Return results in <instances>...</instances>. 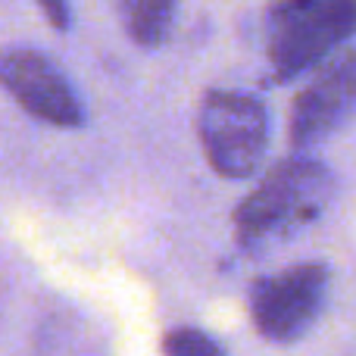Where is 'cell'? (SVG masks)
<instances>
[{
	"mask_svg": "<svg viewBox=\"0 0 356 356\" xmlns=\"http://www.w3.org/2000/svg\"><path fill=\"white\" fill-rule=\"evenodd\" d=\"M178 0H122V16L131 41L141 47H160L175 22Z\"/></svg>",
	"mask_w": 356,
	"mask_h": 356,
	"instance_id": "7",
	"label": "cell"
},
{
	"mask_svg": "<svg viewBox=\"0 0 356 356\" xmlns=\"http://www.w3.org/2000/svg\"><path fill=\"white\" fill-rule=\"evenodd\" d=\"M35 3H38V10L44 13V19H47L56 31L72 29V6H69V0H35Z\"/></svg>",
	"mask_w": 356,
	"mask_h": 356,
	"instance_id": "9",
	"label": "cell"
},
{
	"mask_svg": "<svg viewBox=\"0 0 356 356\" xmlns=\"http://www.w3.org/2000/svg\"><path fill=\"white\" fill-rule=\"evenodd\" d=\"M0 85L29 116L56 129L85 125V104L72 81L47 54L31 47H10L0 54Z\"/></svg>",
	"mask_w": 356,
	"mask_h": 356,
	"instance_id": "5",
	"label": "cell"
},
{
	"mask_svg": "<svg viewBox=\"0 0 356 356\" xmlns=\"http://www.w3.org/2000/svg\"><path fill=\"white\" fill-rule=\"evenodd\" d=\"M328 282V269L319 263H303L278 275L259 278L250 294L253 325L275 344L303 338L325 307Z\"/></svg>",
	"mask_w": 356,
	"mask_h": 356,
	"instance_id": "4",
	"label": "cell"
},
{
	"mask_svg": "<svg viewBox=\"0 0 356 356\" xmlns=\"http://www.w3.org/2000/svg\"><path fill=\"white\" fill-rule=\"evenodd\" d=\"M200 141L213 169L225 178H247L263 163L269 119L257 97L238 91H213L200 106Z\"/></svg>",
	"mask_w": 356,
	"mask_h": 356,
	"instance_id": "3",
	"label": "cell"
},
{
	"mask_svg": "<svg viewBox=\"0 0 356 356\" xmlns=\"http://www.w3.org/2000/svg\"><path fill=\"white\" fill-rule=\"evenodd\" d=\"M356 116V50H344L316 69L291 113V141L297 150L322 144Z\"/></svg>",
	"mask_w": 356,
	"mask_h": 356,
	"instance_id": "6",
	"label": "cell"
},
{
	"mask_svg": "<svg viewBox=\"0 0 356 356\" xmlns=\"http://www.w3.org/2000/svg\"><path fill=\"white\" fill-rule=\"evenodd\" d=\"M356 35V0H278L266 22L269 60L278 79L316 69Z\"/></svg>",
	"mask_w": 356,
	"mask_h": 356,
	"instance_id": "2",
	"label": "cell"
},
{
	"mask_svg": "<svg viewBox=\"0 0 356 356\" xmlns=\"http://www.w3.org/2000/svg\"><path fill=\"white\" fill-rule=\"evenodd\" d=\"M163 353L166 356H228L200 328H172L163 338Z\"/></svg>",
	"mask_w": 356,
	"mask_h": 356,
	"instance_id": "8",
	"label": "cell"
},
{
	"mask_svg": "<svg viewBox=\"0 0 356 356\" xmlns=\"http://www.w3.org/2000/svg\"><path fill=\"white\" fill-rule=\"evenodd\" d=\"M334 178L316 160L278 163L259 188L234 213V228L244 250L263 253L291 234L313 225L332 203Z\"/></svg>",
	"mask_w": 356,
	"mask_h": 356,
	"instance_id": "1",
	"label": "cell"
}]
</instances>
